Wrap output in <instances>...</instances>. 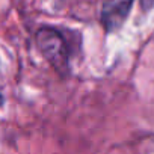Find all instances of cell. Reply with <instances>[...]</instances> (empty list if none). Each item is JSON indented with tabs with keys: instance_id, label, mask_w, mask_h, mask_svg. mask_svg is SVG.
I'll list each match as a JSON object with an SVG mask.
<instances>
[{
	"instance_id": "3957f363",
	"label": "cell",
	"mask_w": 154,
	"mask_h": 154,
	"mask_svg": "<svg viewBox=\"0 0 154 154\" xmlns=\"http://www.w3.org/2000/svg\"><path fill=\"white\" fill-rule=\"evenodd\" d=\"M139 2H140V6L145 11H148V9H151L154 6V0H139Z\"/></svg>"
},
{
	"instance_id": "6da1fadb",
	"label": "cell",
	"mask_w": 154,
	"mask_h": 154,
	"mask_svg": "<svg viewBox=\"0 0 154 154\" xmlns=\"http://www.w3.org/2000/svg\"><path fill=\"white\" fill-rule=\"evenodd\" d=\"M36 44L44 57L59 74L68 71V45L57 30L51 27L39 29L36 32Z\"/></svg>"
},
{
	"instance_id": "7a4b0ae2",
	"label": "cell",
	"mask_w": 154,
	"mask_h": 154,
	"mask_svg": "<svg viewBox=\"0 0 154 154\" xmlns=\"http://www.w3.org/2000/svg\"><path fill=\"white\" fill-rule=\"evenodd\" d=\"M133 0H104L101 11V23L107 32H113L125 21Z\"/></svg>"
}]
</instances>
